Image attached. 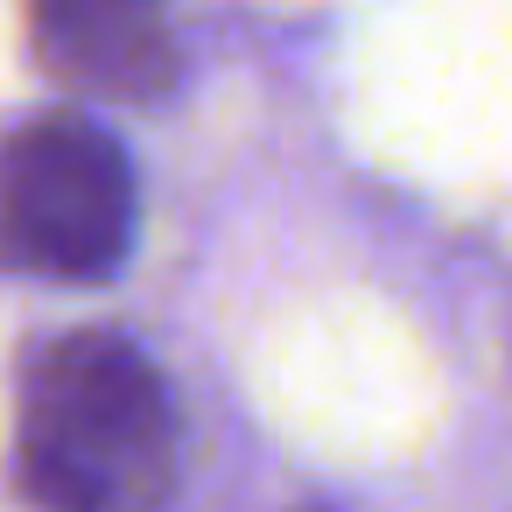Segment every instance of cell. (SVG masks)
<instances>
[{
	"mask_svg": "<svg viewBox=\"0 0 512 512\" xmlns=\"http://www.w3.org/2000/svg\"><path fill=\"white\" fill-rule=\"evenodd\" d=\"M15 491L29 512H155L176 491V400L127 330L29 351L15 393Z\"/></svg>",
	"mask_w": 512,
	"mask_h": 512,
	"instance_id": "obj_1",
	"label": "cell"
},
{
	"mask_svg": "<svg viewBox=\"0 0 512 512\" xmlns=\"http://www.w3.org/2000/svg\"><path fill=\"white\" fill-rule=\"evenodd\" d=\"M36 64L113 106H155L183 78V43L169 0H29Z\"/></svg>",
	"mask_w": 512,
	"mask_h": 512,
	"instance_id": "obj_3",
	"label": "cell"
},
{
	"mask_svg": "<svg viewBox=\"0 0 512 512\" xmlns=\"http://www.w3.org/2000/svg\"><path fill=\"white\" fill-rule=\"evenodd\" d=\"M141 232L134 155L92 113H36L0 134V274L99 288Z\"/></svg>",
	"mask_w": 512,
	"mask_h": 512,
	"instance_id": "obj_2",
	"label": "cell"
}]
</instances>
